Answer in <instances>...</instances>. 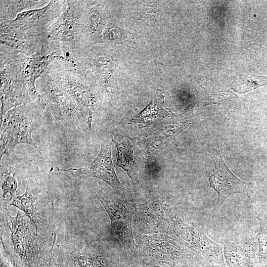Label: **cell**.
<instances>
[{"label":"cell","mask_w":267,"mask_h":267,"mask_svg":"<svg viewBox=\"0 0 267 267\" xmlns=\"http://www.w3.org/2000/svg\"><path fill=\"white\" fill-rule=\"evenodd\" d=\"M0 220L8 227L15 259L20 267H46L53 240L39 234L29 219L19 210L15 216L0 213ZM52 247V246H51Z\"/></svg>","instance_id":"cell-1"},{"label":"cell","mask_w":267,"mask_h":267,"mask_svg":"<svg viewBox=\"0 0 267 267\" xmlns=\"http://www.w3.org/2000/svg\"><path fill=\"white\" fill-rule=\"evenodd\" d=\"M163 98L161 95H156L149 104L135 118L133 123L152 124L162 120L168 114L162 108Z\"/></svg>","instance_id":"cell-12"},{"label":"cell","mask_w":267,"mask_h":267,"mask_svg":"<svg viewBox=\"0 0 267 267\" xmlns=\"http://www.w3.org/2000/svg\"><path fill=\"white\" fill-rule=\"evenodd\" d=\"M0 158L8 157L15 146L26 143L32 145L42 155L41 149L34 143L32 132L40 125V121L23 107L9 111L0 119Z\"/></svg>","instance_id":"cell-3"},{"label":"cell","mask_w":267,"mask_h":267,"mask_svg":"<svg viewBox=\"0 0 267 267\" xmlns=\"http://www.w3.org/2000/svg\"><path fill=\"white\" fill-rule=\"evenodd\" d=\"M90 190L102 204L110 219V230L119 237L122 245L132 249L135 246L132 227V220L136 211L135 204L120 199L95 186Z\"/></svg>","instance_id":"cell-4"},{"label":"cell","mask_w":267,"mask_h":267,"mask_svg":"<svg viewBox=\"0 0 267 267\" xmlns=\"http://www.w3.org/2000/svg\"><path fill=\"white\" fill-rule=\"evenodd\" d=\"M212 267H222V266H220L219 265H214Z\"/></svg>","instance_id":"cell-15"},{"label":"cell","mask_w":267,"mask_h":267,"mask_svg":"<svg viewBox=\"0 0 267 267\" xmlns=\"http://www.w3.org/2000/svg\"><path fill=\"white\" fill-rule=\"evenodd\" d=\"M175 228L179 237L205 260L225 267L222 246L209 238L203 232L186 223H178Z\"/></svg>","instance_id":"cell-7"},{"label":"cell","mask_w":267,"mask_h":267,"mask_svg":"<svg viewBox=\"0 0 267 267\" xmlns=\"http://www.w3.org/2000/svg\"><path fill=\"white\" fill-rule=\"evenodd\" d=\"M111 137L117 149L116 165L123 169L131 178L133 190L136 195H140L141 190L138 179V169L133 160V152L129 141H124L125 138L117 134H111Z\"/></svg>","instance_id":"cell-8"},{"label":"cell","mask_w":267,"mask_h":267,"mask_svg":"<svg viewBox=\"0 0 267 267\" xmlns=\"http://www.w3.org/2000/svg\"><path fill=\"white\" fill-rule=\"evenodd\" d=\"M265 85H267V76L248 75L237 78L232 83L231 88L237 92L243 93Z\"/></svg>","instance_id":"cell-13"},{"label":"cell","mask_w":267,"mask_h":267,"mask_svg":"<svg viewBox=\"0 0 267 267\" xmlns=\"http://www.w3.org/2000/svg\"><path fill=\"white\" fill-rule=\"evenodd\" d=\"M244 243H227L224 246L225 262L229 267H253Z\"/></svg>","instance_id":"cell-11"},{"label":"cell","mask_w":267,"mask_h":267,"mask_svg":"<svg viewBox=\"0 0 267 267\" xmlns=\"http://www.w3.org/2000/svg\"><path fill=\"white\" fill-rule=\"evenodd\" d=\"M56 233L54 234L53 243L51 249L50 254L48 259L46 267H55L53 259V249L56 241Z\"/></svg>","instance_id":"cell-14"},{"label":"cell","mask_w":267,"mask_h":267,"mask_svg":"<svg viewBox=\"0 0 267 267\" xmlns=\"http://www.w3.org/2000/svg\"><path fill=\"white\" fill-rule=\"evenodd\" d=\"M25 186V192L16 196L10 206H13L25 213L39 234L53 240L54 233L52 232V201L41 183L32 181Z\"/></svg>","instance_id":"cell-2"},{"label":"cell","mask_w":267,"mask_h":267,"mask_svg":"<svg viewBox=\"0 0 267 267\" xmlns=\"http://www.w3.org/2000/svg\"><path fill=\"white\" fill-rule=\"evenodd\" d=\"M20 181L17 173L6 162L0 163V213H8V207L16 197Z\"/></svg>","instance_id":"cell-9"},{"label":"cell","mask_w":267,"mask_h":267,"mask_svg":"<svg viewBox=\"0 0 267 267\" xmlns=\"http://www.w3.org/2000/svg\"><path fill=\"white\" fill-rule=\"evenodd\" d=\"M69 257L74 267H107L105 258L89 245L74 247L69 253Z\"/></svg>","instance_id":"cell-10"},{"label":"cell","mask_w":267,"mask_h":267,"mask_svg":"<svg viewBox=\"0 0 267 267\" xmlns=\"http://www.w3.org/2000/svg\"><path fill=\"white\" fill-rule=\"evenodd\" d=\"M58 172L66 173L69 177L77 178L81 175L100 179L109 184L123 198L130 192L121 184L116 174L111 157V142L103 141L100 150L95 159L88 165L67 169L56 168Z\"/></svg>","instance_id":"cell-5"},{"label":"cell","mask_w":267,"mask_h":267,"mask_svg":"<svg viewBox=\"0 0 267 267\" xmlns=\"http://www.w3.org/2000/svg\"><path fill=\"white\" fill-rule=\"evenodd\" d=\"M215 164L213 173L209 176V188H213L218 194V198L212 212H217L222 204L230 195L239 193L248 195L249 184L236 177L225 164L220 152H207Z\"/></svg>","instance_id":"cell-6"}]
</instances>
